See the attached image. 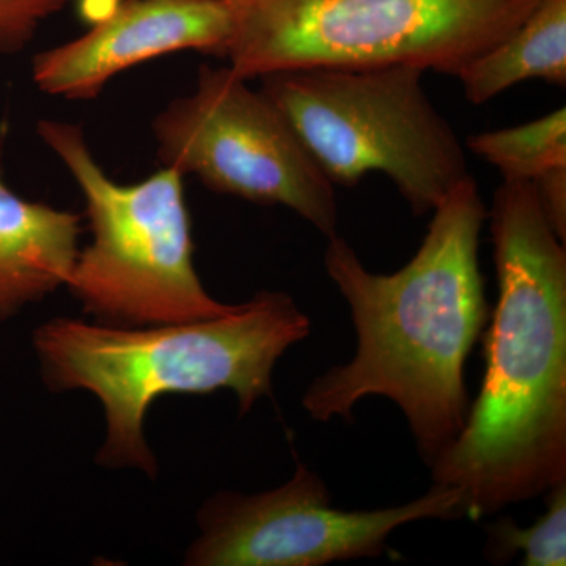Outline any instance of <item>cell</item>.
Segmentation results:
<instances>
[{"label": "cell", "mask_w": 566, "mask_h": 566, "mask_svg": "<svg viewBox=\"0 0 566 566\" xmlns=\"http://www.w3.org/2000/svg\"><path fill=\"white\" fill-rule=\"evenodd\" d=\"M465 98L482 106L506 88L531 80L566 82V0H539L501 43L457 74Z\"/></svg>", "instance_id": "cell-11"}, {"label": "cell", "mask_w": 566, "mask_h": 566, "mask_svg": "<svg viewBox=\"0 0 566 566\" xmlns=\"http://www.w3.org/2000/svg\"><path fill=\"white\" fill-rule=\"evenodd\" d=\"M74 0H0V55L28 48L41 22L61 13Z\"/></svg>", "instance_id": "cell-14"}, {"label": "cell", "mask_w": 566, "mask_h": 566, "mask_svg": "<svg viewBox=\"0 0 566 566\" xmlns=\"http://www.w3.org/2000/svg\"><path fill=\"white\" fill-rule=\"evenodd\" d=\"M465 148L494 166L504 181H538L566 169V109L512 128L474 134Z\"/></svg>", "instance_id": "cell-12"}, {"label": "cell", "mask_w": 566, "mask_h": 566, "mask_svg": "<svg viewBox=\"0 0 566 566\" xmlns=\"http://www.w3.org/2000/svg\"><path fill=\"white\" fill-rule=\"evenodd\" d=\"M159 161L223 196L281 205L329 240L337 234L334 185L281 109L230 66L203 65L196 91L153 120Z\"/></svg>", "instance_id": "cell-7"}, {"label": "cell", "mask_w": 566, "mask_h": 566, "mask_svg": "<svg viewBox=\"0 0 566 566\" xmlns=\"http://www.w3.org/2000/svg\"><path fill=\"white\" fill-rule=\"evenodd\" d=\"M488 219L499 301L485 376L463 430L430 465L475 521L566 482L565 243L532 182L502 181Z\"/></svg>", "instance_id": "cell-2"}, {"label": "cell", "mask_w": 566, "mask_h": 566, "mask_svg": "<svg viewBox=\"0 0 566 566\" xmlns=\"http://www.w3.org/2000/svg\"><path fill=\"white\" fill-rule=\"evenodd\" d=\"M409 65L305 69L260 77L333 185L385 174L416 216L469 177L463 142Z\"/></svg>", "instance_id": "cell-6"}, {"label": "cell", "mask_w": 566, "mask_h": 566, "mask_svg": "<svg viewBox=\"0 0 566 566\" xmlns=\"http://www.w3.org/2000/svg\"><path fill=\"white\" fill-rule=\"evenodd\" d=\"M82 232V216L24 199L0 178V319L66 285Z\"/></svg>", "instance_id": "cell-10"}, {"label": "cell", "mask_w": 566, "mask_h": 566, "mask_svg": "<svg viewBox=\"0 0 566 566\" xmlns=\"http://www.w3.org/2000/svg\"><path fill=\"white\" fill-rule=\"evenodd\" d=\"M36 133L69 170L85 202L91 244L80 249L66 289L85 314L112 326L197 322L229 314L193 263L185 177L169 167L122 185L96 161L81 126L41 118Z\"/></svg>", "instance_id": "cell-4"}, {"label": "cell", "mask_w": 566, "mask_h": 566, "mask_svg": "<svg viewBox=\"0 0 566 566\" xmlns=\"http://www.w3.org/2000/svg\"><path fill=\"white\" fill-rule=\"evenodd\" d=\"M488 208L474 177L433 211L416 255L394 274H375L344 238H329L324 268L352 311L356 354L305 390L318 422L353 420L365 397L394 401L423 463L453 444L468 419L464 365L490 319L479 264Z\"/></svg>", "instance_id": "cell-1"}, {"label": "cell", "mask_w": 566, "mask_h": 566, "mask_svg": "<svg viewBox=\"0 0 566 566\" xmlns=\"http://www.w3.org/2000/svg\"><path fill=\"white\" fill-rule=\"evenodd\" d=\"M229 0H123L87 32L32 61V81L44 95L93 99L117 74L140 63L197 51L227 57Z\"/></svg>", "instance_id": "cell-9"}, {"label": "cell", "mask_w": 566, "mask_h": 566, "mask_svg": "<svg viewBox=\"0 0 566 566\" xmlns=\"http://www.w3.org/2000/svg\"><path fill=\"white\" fill-rule=\"evenodd\" d=\"M308 334L311 319L292 296L260 292L229 314L197 322L123 327L50 319L32 342L44 385L54 392L88 390L102 401L106 441L96 461L155 479L158 463L144 427L156 400L227 389L245 415L273 397L275 364Z\"/></svg>", "instance_id": "cell-3"}, {"label": "cell", "mask_w": 566, "mask_h": 566, "mask_svg": "<svg viewBox=\"0 0 566 566\" xmlns=\"http://www.w3.org/2000/svg\"><path fill=\"white\" fill-rule=\"evenodd\" d=\"M546 510L532 526L520 527L512 517L486 526L485 557L505 564L521 554L524 566L566 565V482L547 491Z\"/></svg>", "instance_id": "cell-13"}, {"label": "cell", "mask_w": 566, "mask_h": 566, "mask_svg": "<svg viewBox=\"0 0 566 566\" xmlns=\"http://www.w3.org/2000/svg\"><path fill=\"white\" fill-rule=\"evenodd\" d=\"M464 516L461 491L436 483L408 504L364 512L334 509L322 476L297 461L292 479L275 490L252 495L222 491L208 499L185 564L323 566L381 557L398 527Z\"/></svg>", "instance_id": "cell-8"}, {"label": "cell", "mask_w": 566, "mask_h": 566, "mask_svg": "<svg viewBox=\"0 0 566 566\" xmlns=\"http://www.w3.org/2000/svg\"><path fill=\"white\" fill-rule=\"evenodd\" d=\"M539 0H229L227 61L244 80L409 65L457 76Z\"/></svg>", "instance_id": "cell-5"}, {"label": "cell", "mask_w": 566, "mask_h": 566, "mask_svg": "<svg viewBox=\"0 0 566 566\" xmlns=\"http://www.w3.org/2000/svg\"><path fill=\"white\" fill-rule=\"evenodd\" d=\"M112 2H114V6H112V7H115V6H117V3L123 2V0H112Z\"/></svg>", "instance_id": "cell-15"}]
</instances>
